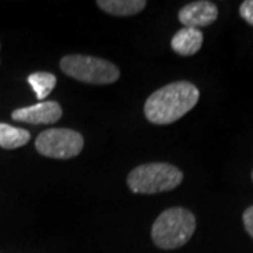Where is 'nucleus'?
<instances>
[{
	"instance_id": "ddd939ff",
	"label": "nucleus",
	"mask_w": 253,
	"mask_h": 253,
	"mask_svg": "<svg viewBox=\"0 0 253 253\" xmlns=\"http://www.w3.org/2000/svg\"><path fill=\"white\" fill-rule=\"evenodd\" d=\"M242 221H244L246 232H248V234L251 235V238L253 239V206H251V207H248L245 210Z\"/></svg>"
},
{
	"instance_id": "7ed1b4c3",
	"label": "nucleus",
	"mask_w": 253,
	"mask_h": 253,
	"mask_svg": "<svg viewBox=\"0 0 253 253\" xmlns=\"http://www.w3.org/2000/svg\"><path fill=\"white\" fill-rule=\"evenodd\" d=\"M183 181L180 169L170 163H145L132 169L126 184L136 194H156L176 189Z\"/></svg>"
},
{
	"instance_id": "4468645a",
	"label": "nucleus",
	"mask_w": 253,
	"mask_h": 253,
	"mask_svg": "<svg viewBox=\"0 0 253 253\" xmlns=\"http://www.w3.org/2000/svg\"><path fill=\"white\" fill-rule=\"evenodd\" d=\"M252 180H253V172H252Z\"/></svg>"
},
{
	"instance_id": "f257e3e1",
	"label": "nucleus",
	"mask_w": 253,
	"mask_h": 253,
	"mask_svg": "<svg viewBox=\"0 0 253 253\" xmlns=\"http://www.w3.org/2000/svg\"><path fill=\"white\" fill-rule=\"evenodd\" d=\"M199 99L200 90L196 84L186 81L169 83L154 91L145 101V117L158 126L172 124L196 107Z\"/></svg>"
},
{
	"instance_id": "9d476101",
	"label": "nucleus",
	"mask_w": 253,
	"mask_h": 253,
	"mask_svg": "<svg viewBox=\"0 0 253 253\" xmlns=\"http://www.w3.org/2000/svg\"><path fill=\"white\" fill-rule=\"evenodd\" d=\"M31 135L27 129L0 123V146L4 149H16L27 145Z\"/></svg>"
},
{
	"instance_id": "20e7f679",
	"label": "nucleus",
	"mask_w": 253,
	"mask_h": 253,
	"mask_svg": "<svg viewBox=\"0 0 253 253\" xmlns=\"http://www.w3.org/2000/svg\"><path fill=\"white\" fill-rule=\"evenodd\" d=\"M61 69L65 75L89 84H110L120 78L114 63L90 55H66L61 59Z\"/></svg>"
},
{
	"instance_id": "1a4fd4ad",
	"label": "nucleus",
	"mask_w": 253,
	"mask_h": 253,
	"mask_svg": "<svg viewBox=\"0 0 253 253\" xmlns=\"http://www.w3.org/2000/svg\"><path fill=\"white\" fill-rule=\"evenodd\" d=\"M97 6L111 16H134L141 13L146 6L145 0H99Z\"/></svg>"
},
{
	"instance_id": "0eeeda50",
	"label": "nucleus",
	"mask_w": 253,
	"mask_h": 253,
	"mask_svg": "<svg viewBox=\"0 0 253 253\" xmlns=\"http://www.w3.org/2000/svg\"><path fill=\"white\" fill-rule=\"evenodd\" d=\"M218 18V7L212 1L199 0L183 6L179 11V21L184 27L201 28L211 26Z\"/></svg>"
},
{
	"instance_id": "f03ea898",
	"label": "nucleus",
	"mask_w": 253,
	"mask_h": 253,
	"mask_svg": "<svg viewBox=\"0 0 253 253\" xmlns=\"http://www.w3.org/2000/svg\"><path fill=\"white\" fill-rule=\"evenodd\" d=\"M194 231V214L186 208L173 207L165 210L155 219L151 229V236L158 248L165 251H173L187 244Z\"/></svg>"
},
{
	"instance_id": "423d86ee",
	"label": "nucleus",
	"mask_w": 253,
	"mask_h": 253,
	"mask_svg": "<svg viewBox=\"0 0 253 253\" xmlns=\"http://www.w3.org/2000/svg\"><path fill=\"white\" fill-rule=\"evenodd\" d=\"M62 117V107L58 101H40L34 106L14 110L11 118L14 121L27 124H54Z\"/></svg>"
},
{
	"instance_id": "9b49d317",
	"label": "nucleus",
	"mask_w": 253,
	"mask_h": 253,
	"mask_svg": "<svg viewBox=\"0 0 253 253\" xmlns=\"http://www.w3.org/2000/svg\"><path fill=\"white\" fill-rule=\"evenodd\" d=\"M27 81L31 86V89L36 93L37 99L42 101L55 89L56 76L49 72H36L31 73Z\"/></svg>"
},
{
	"instance_id": "6e6552de",
	"label": "nucleus",
	"mask_w": 253,
	"mask_h": 253,
	"mask_svg": "<svg viewBox=\"0 0 253 253\" xmlns=\"http://www.w3.org/2000/svg\"><path fill=\"white\" fill-rule=\"evenodd\" d=\"M203 40H204V36L201 30L184 27L173 36L170 45L176 54L181 56H190L199 52L203 45Z\"/></svg>"
},
{
	"instance_id": "f8f14e48",
	"label": "nucleus",
	"mask_w": 253,
	"mask_h": 253,
	"mask_svg": "<svg viewBox=\"0 0 253 253\" xmlns=\"http://www.w3.org/2000/svg\"><path fill=\"white\" fill-rule=\"evenodd\" d=\"M239 14L248 24L253 26V0H245L239 7Z\"/></svg>"
},
{
	"instance_id": "39448f33",
	"label": "nucleus",
	"mask_w": 253,
	"mask_h": 253,
	"mask_svg": "<svg viewBox=\"0 0 253 253\" xmlns=\"http://www.w3.org/2000/svg\"><path fill=\"white\" fill-rule=\"evenodd\" d=\"M81 132L69 128H51L42 131L36 139L37 151L42 156L52 159H71L83 149Z\"/></svg>"
}]
</instances>
